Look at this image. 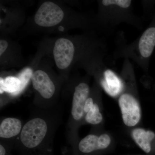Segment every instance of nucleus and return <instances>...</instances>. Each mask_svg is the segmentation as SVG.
Returning <instances> with one entry per match:
<instances>
[{
  "instance_id": "obj_7",
  "label": "nucleus",
  "mask_w": 155,
  "mask_h": 155,
  "mask_svg": "<svg viewBox=\"0 0 155 155\" xmlns=\"http://www.w3.org/2000/svg\"><path fill=\"white\" fill-rule=\"evenodd\" d=\"M96 82L111 97L117 100L123 90V81L120 74L104 63V59L93 62L89 68Z\"/></svg>"
},
{
  "instance_id": "obj_9",
  "label": "nucleus",
  "mask_w": 155,
  "mask_h": 155,
  "mask_svg": "<svg viewBox=\"0 0 155 155\" xmlns=\"http://www.w3.org/2000/svg\"><path fill=\"white\" fill-rule=\"evenodd\" d=\"M115 141L113 135L105 130L91 132L83 138L80 139L75 147L81 153L89 154L110 148Z\"/></svg>"
},
{
  "instance_id": "obj_11",
  "label": "nucleus",
  "mask_w": 155,
  "mask_h": 155,
  "mask_svg": "<svg viewBox=\"0 0 155 155\" xmlns=\"http://www.w3.org/2000/svg\"><path fill=\"white\" fill-rule=\"evenodd\" d=\"M75 54L74 43L70 40L65 38L58 39L55 42L54 49V59L59 69H67L72 64Z\"/></svg>"
},
{
  "instance_id": "obj_2",
  "label": "nucleus",
  "mask_w": 155,
  "mask_h": 155,
  "mask_svg": "<svg viewBox=\"0 0 155 155\" xmlns=\"http://www.w3.org/2000/svg\"><path fill=\"white\" fill-rule=\"evenodd\" d=\"M119 74L124 86L117 102L123 124L130 130L140 126L142 112L134 67L130 60L124 59Z\"/></svg>"
},
{
  "instance_id": "obj_1",
  "label": "nucleus",
  "mask_w": 155,
  "mask_h": 155,
  "mask_svg": "<svg viewBox=\"0 0 155 155\" xmlns=\"http://www.w3.org/2000/svg\"><path fill=\"white\" fill-rule=\"evenodd\" d=\"M61 106L48 110L34 107L16 140L15 147L30 153L51 152L56 130L62 121Z\"/></svg>"
},
{
  "instance_id": "obj_15",
  "label": "nucleus",
  "mask_w": 155,
  "mask_h": 155,
  "mask_svg": "<svg viewBox=\"0 0 155 155\" xmlns=\"http://www.w3.org/2000/svg\"><path fill=\"white\" fill-rule=\"evenodd\" d=\"M33 72L32 69L30 68H27L22 70V72L19 73L18 78L21 81V86L19 91L14 95L13 97H16L18 96L23 91L28 85L30 80H31V78Z\"/></svg>"
},
{
  "instance_id": "obj_12",
  "label": "nucleus",
  "mask_w": 155,
  "mask_h": 155,
  "mask_svg": "<svg viewBox=\"0 0 155 155\" xmlns=\"http://www.w3.org/2000/svg\"><path fill=\"white\" fill-rule=\"evenodd\" d=\"M24 122L19 118L7 117L0 123L1 143L6 145H14L22 131Z\"/></svg>"
},
{
  "instance_id": "obj_3",
  "label": "nucleus",
  "mask_w": 155,
  "mask_h": 155,
  "mask_svg": "<svg viewBox=\"0 0 155 155\" xmlns=\"http://www.w3.org/2000/svg\"><path fill=\"white\" fill-rule=\"evenodd\" d=\"M113 60L128 59L137 64L145 73L147 72L149 59L155 48V21L132 42L126 41L123 32L116 41Z\"/></svg>"
},
{
  "instance_id": "obj_16",
  "label": "nucleus",
  "mask_w": 155,
  "mask_h": 155,
  "mask_svg": "<svg viewBox=\"0 0 155 155\" xmlns=\"http://www.w3.org/2000/svg\"><path fill=\"white\" fill-rule=\"evenodd\" d=\"M8 46V42L4 40H1L0 41V55H2L5 53L6 50Z\"/></svg>"
},
{
  "instance_id": "obj_8",
  "label": "nucleus",
  "mask_w": 155,
  "mask_h": 155,
  "mask_svg": "<svg viewBox=\"0 0 155 155\" xmlns=\"http://www.w3.org/2000/svg\"><path fill=\"white\" fill-rule=\"evenodd\" d=\"M102 89L95 82L91 88L90 93L84 105V125H91V132L104 131V117L103 108Z\"/></svg>"
},
{
  "instance_id": "obj_10",
  "label": "nucleus",
  "mask_w": 155,
  "mask_h": 155,
  "mask_svg": "<svg viewBox=\"0 0 155 155\" xmlns=\"http://www.w3.org/2000/svg\"><path fill=\"white\" fill-rule=\"evenodd\" d=\"M64 11L58 5L52 2L43 3L35 16V21L42 27H51L58 25L64 19Z\"/></svg>"
},
{
  "instance_id": "obj_6",
  "label": "nucleus",
  "mask_w": 155,
  "mask_h": 155,
  "mask_svg": "<svg viewBox=\"0 0 155 155\" xmlns=\"http://www.w3.org/2000/svg\"><path fill=\"white\" fill-rule=\"evenodd\" d=\"M31 81L36 95L34 107L39 109H52L57 107V85L47 72L37 70L33 72Z\"/></svg>"
},
{
  "instance_id": "obj_5",
  "label": "nucleus",
  "mask_w": 155,
  "mask_h": 155,
  "mask_svg": "<svg viewBox=\"0 0 155 155\" xmlns=\"http://www.w3.org/2000/svg\"><path fill=\"white\" fill-rule=\"evenodd\" d=\"M88 81L80 80L75 84L71 99L70 115L67 125V138L75 147L80 140L78 131L84 122V108L85 102L90 93Z\"/></svg>"
},
{
  "instance_id": "obj_13",
  "label": "nucleus",
  "mask_w": 155,
  "mask_h": 155,
  "mask_svg": "<svg viewBox=\"0 0 155 155\" xmlns=\"http://www.w3.org/2000/svg\"><path fill=\"white\" fill-rule=\"evenodd\" d=\"M133 141L146 153L150 154L155 150V132L140 126L130 130Z\"/></svg>"
},
{
  "instance_id": "obj_17",
  "label": "nucleus",
  "mask_w": 155,
  "mask_h": 155,
  "mask_svg": "<svg viewBox=\"0 0 155 155\" xmlns=\"http://www.w3.org/2000/svg\"></svg>"
},
{
  "instance_id": "obj_4",
  "label": "nucleus",
  "mask_w": 155,
  "mask_h": 155,
  "mask_svg": "<svg viewBox=\"0 0 155 155\" xmlns=\"http://www.w3.org/2000/svg\"><path fill=\"white\" fill-rule=\"evenodd\" d=\"M99 3L98 21L105 33L113 32L122 23L133 26L139 30L142 29V20L134 12L133 1L102 0Z\"/></svg>"
},
{
  "instance_id": "obj_14",
  "label": "nucleus",
  "mask_w": 155,
  "mask_h": 155,
  "mask_svg": "<svg viewBox=\"0 0 155 155\" xmlns=\"http://www.w3.org/2000/svg\"><path fill=\"white\" fill-rule=\"evenodd\" d=\"M21 86V81L18 77L8 76L5 79L0 78V94H9L12 97L19 91Z\"/></svg>"
}]
</instances>
